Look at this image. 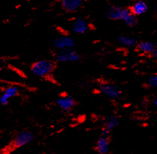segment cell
I'll return each instance as SVG.
<instances>
[{"label": "cell", "instance_id": "obj_1", "mask_svg": "<svg viewBox=\"0 0 157 154\" xmlns=\"http://www.w3.org/2000/svg\"><path fill=\"white\" fill-rule=\"evenodd\" d=\"M35 135L31 131L24 130L17 132L10 142L2 149L1 154H10L17 149L31 143L35 139Z\"/></svg>", "mask_w": 157, "mask_h": 154}, {"label": "cell", "instance_id": "obj_12", "mask_svg": "<svg viewBox=\"0 0 157 154\" xmlns=\"http://www.w3.org/2000/svg\"><path fill=\"white\" fill-rule=\"evenodd\" d=\"M71 29H72L74 33L78 35H82L84 34L85 33L88 31L89 29V26L84 18H77L73 22Z\"/></svg>", "mask_w": 157, "mask_h": 154}, {"label": "cell", "instance_id": "obj_19", "mask_svg": "<svg viewBox=\"0 0 157 154\" xmlns=\"http://www.w3.org/2000/svg\"><path fill=\"white\" fill-rule=\"evenodd\" d=\"M154 105H155V106L157 107V97H156L155 99H154Z\"/></svg>", "mask_w": 157, "mask_h": 154}, {"label": "cell", "instance_id": "obj_14", "mask_svg": "<svg viewBox=\"0 0 157 154\" xmlns=\"http://www.w3.org/2000/svg\"><path fill=\"white\" fill-rule=\"evenodd\" d=\"M154 46H155V43H152L151 41H142L140 42H138L137 46L135 48L138 52L142 53V54L147 55L150 56L152 51H154Z\"/></svg>", "mask_w": 157, "mask_h": 154}, {"label": "cell", "instance_id": "obj_18", "mask_svg": "<svg viewBox=\"0 0 157 154\" xmlns=\"http://www.w3.org/2000/svg\"><path fill=\"white\" fill-rule=\"evenodd\" d=\"M152 58H154V59L157 60V43H155V46H154V51H152V53L150 55Z\"/></svg>", "mask_w": 157, "mask_h": 154}, {"label": "cell", "instance_id": "obj_3", "mask_svg": "<svg viewBox=\"0 0 157 154\" xmlns=\"http://www.w3.org/2000/svg\"><path fill=\"white\" fill-rule=\"evenodd\" d=\"M53 58L57 63H75L82 61V57L73 48L65 51H56L53 54Z\"/></svg>", "mask_w": 157, "mask_h": 154}, {"label": "cell", "instance_id": "obj_17", "mask_svg": "<svg viewBox=\"0 0 157 154\" xmlns=\"http://www.w3.org/2000/svg\"><path fill=\"white\" fill-rule=\"evenodd\" d=\"M146 86L148 88L157 87V74L151 75L148 79H147Z\"/></svg>", "mask_w": 157, "mask_h": 154}, {"label": "cell", "instance_id": "obj_15", "mask_svg": "<svg viewBox=\"0 0 157 154\" xmlns=\"http://www.w3.org/2000/svg\"><path fill=\"white\" fill-rule=\"evenodd\" d=\"M117 42L120 45H121L126 48H134L137 46V39L133 37L127 36V35H120L117 37Z\"/></svg>", "mask_w": 157, "mask_h": 154}, {"label": "cell", "instance_id": "obj_9", "mask_svg": "<svg viewBox=\"0 0 157 154\" xmlns=\"http://www.w3.org/2000/svg\"><path fill=\"white\" fill-rule=\"evenodd\" d=\"M57 105L60 108L62 111L68 112L70 111L77 104V102L73 97L70 95H65L64 96H60L56 101Z\"/></svg>", "mask_w": 157, "mask_h": 154}, {"label": "cell", "instance_id": "obj_16", "mask_svg": "<svg viewBox=\"0 0 157 154\" xmlns=\"http://www.w3.org/2000/svg\"><path fill=\"white\" fill-rule=\"evenodd\" d=\"M122 22L124 23V24L128 26L129 27H134L137 24L138 20L137 16H136L135 14H133L130 11L128 14H127L122 20Z\"/></svg>", "mask_w": 157, "mask_h": 154}, {"label": "cell", "instance_id": "obj_7", "mask_svg": "<svg viewBox=\"0 0 157 154\" xmlns=\"http://www.w3.org/2000/svg\"><path fill=\"white\" fill-rule=\"evenodd\" d=\"M121 122V118L116 114H112L106 117L102 128L101 134L110 136V132L118 127Z\"/></svg>", "mask_w": 157, "mask_h": 154}, {"label": "cell", "instance_id": "obj_6", "mask_svg": "<svg viewBox=\"0 0 157 154\" xmlns=\"http://www.w3.org/2000/svg\"><path fill=\"white\" fill-rule=\"evenodd\" d=\"M130 11V8L110 5L106 10V18L111 21H122L128 14Z\"/></svg>", "mask_w": 157, "mask_h": 154}, {"label": "cell", "instance_id": "obj_20", "mask_svg": "<svg viewBox=\"0 0 157 154\" xmlns=\"http://www.w3.org/2000/svg\"><path fill=\"white\" fill-rule=\"evenodd\" d=\"M50 154H54V153H50Z\"/></svg>", "mask_w": 157, "mask_h": 154}, {"label": "cell", "instance_id": "obj_10", "mask_svg": "<svg viewBox=\"0 0 157 154\" xmlns=\"http://www.w3.org/2000/svg\"><path fill=\"white\" fill-rule=\"evenodd\" d=\"M95 151L98 154H108L110 149V136H105L101 134V136L96 141Z\"/></svg>", "mask_w": 157, "mask_h": 154}, {"label": "cell", "instance_id": "obj_13", "mask_svg": "<svg viewBox=\"0 0 157 154\" xmlns=\"http://www.w3.org/2000/svg\"><path fill=\"white\" fill-rule=\"evenodd\" d=\"M130 9L133 14L139 16L147 12L148 10V5L143 0H138L130 6Z\"/></svg>", "mask_w": 157, "mask_h": 154}, {"label": "cell", "instance_id": "obj_4", "mask_svg": "<svg viewBox=\"0 0 157 154\" xmlns=\"http://www.w3.org/2000/svg\"><path fill=\"white\" fill-rule=\"evenodd\" d=\"M99 90L105 97L112 100H119L122 97V91L116 85L108 82L99 83Z\"/></svg>", "mask_w": 157, "mask_h": 154}, {"label": "cell", "instance_id": "obj_11", "mask_svg": "<svg viewBox=\"0 0 157 154\" xmlns=\"http://www.w3.org/2000/svg\"><path fill=\"white\" fill-rule=\"evenodd\" d=\"M62 9L67 13H75L82 8L84 0H59Z\"/></svg>", "mask_w": 157, "mask_h": 154}, {"label": "cell", "instance_id": "obj_2", "mask_svg": "<svg viewBox=\"0 0 157 154\" xmlns=\"http://www.w3.org/2000/svg\"><path fill=\"white\" fill-rule=\"evenodd\" d=\"M57 62L52 59H43L32 63L30 71L33 75L40 78H47L54 73Z\"/></svg>", "mask_w": 157, "mask_h": 154}, {"label": "cell", "instance_id": "obj_5", "mask_svg": "<svg viewBox=\"0 0 157 154\" xmlns=\"http://www.w3.org/2000/svg\"><path fill=\"white\" fill-rule=\"evenodd\" d=\"M75 39L68 35H62L54 38L52 42V46L55 51H65L73 49L75 47Z\"/></svg>", "mask_w": 157, "mask_h": 154}, {"label": "cell", "instance_id": "obj_8", "mask_svg": "<svg viewBox=\"0 0 157 154\" xmlns=\"http://www.w3.org/2000/svg\"><path fill=\"white\" fill-rule=\"evenodd\" d=\"M19 87L17 85H9L3 90L2 95L0 97V104L2 106L6 107L9 103V99L16 97L19 95Z\"/></svg>", "mask_w": 157, "mask_h": 154}]
</instances>
